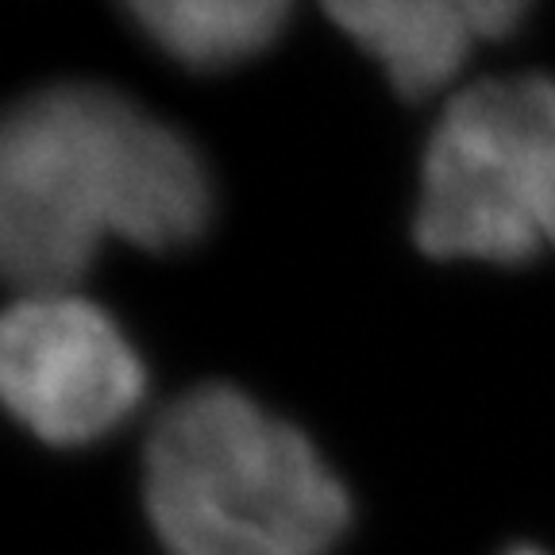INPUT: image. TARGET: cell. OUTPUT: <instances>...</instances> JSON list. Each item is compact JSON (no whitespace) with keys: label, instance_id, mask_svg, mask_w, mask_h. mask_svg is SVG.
Instances as JSON below:
<instances>
[{"label":"cell","instance_id":"6da1fadb","mask_svg":"<svg viewBox=\"0 0 555 555\" xmlns=\"http://www.w3.org/2000/svg\"><path fill=\"white\" fill-rule=\"evenodd\" d=\"M208 220L212 182L197 147L116 89H35L4 120L0 262L24 294L74 289L108 240L173 251Z\"/></svg>","mask_w":555,"mask_h":555},{"label":"cell","instance_id":"7a4b0ae2","mask_svg":"<svg viewBox=\"0 0 555 555\" xmlns=\"http://www.w3.org/2000/svg\"><path fill=\"white\" fill-rule=\"evenodd\" d=\"M143 505L166 555H328L351 525L317 443L235 386H197L158 413Z\"/></svg>","mask_w":555,"mask_h":555},{"label":"cell","instance_id":"3957f363","mask_svg":"<svg viewBox=\"0 0 555 555\" xmlns=\"http://www.w3.org/2000/svg\"><path fill=\"white\" fill-rule=\"evenodd\" d=\"M413 240L433 259L529 262L555 251V81L490 78L428 135Z\"/></svg>","mask_w":555,"mask_h":555},{"label":"cell","instance_id":"277c9868","mask_svg":"<svg viewBox=\"0 0 555 555\" xmlns=\"http://www.w3.org/2000/svg\"><path fill=\"white\" fill-rule=\"evenodd\" d=\"M0 393L43 443L86 448L135 416L147 366L96 301L78 289H35L0 324Z\"/></svg>","mask_w":555,"mask_h":555},{"label":"cell","instance_id":"5b68a950","mask_svg":"<svg viewBox=\"0 0 555 555\" xmlns=\"http://www.w3.org/2000/svg\"><path fill=\"white\" fill-rule=\"evenodd\" d=\"M401 96H428L455 78L478 35L451 0H321Z\"/></svg>","mask_w":555,"mask_h":555},{"label":"cell","instance_id":"8992f818","mask_svg":"<svg viewBox=\"0 0 555 555\" xmlns=\"http://www.w3.org/2000/svg\"><path fill=\"white\" fill-rule=\"evenodd\" d=\"M131 24L173 62L224 69L274 43L294 0H120Z\"/></svg>","mask_w":555,"mask_h":555},{"label":"cell","instance_id":"52a82bcc","mask_svg":"<svg viewBox=\"0 0 555 555\" xmlns=\"http://www.w3.org/2000/svg\"><path fill=\"white\" fill-rule=\"evenodd\" d=\"M451 4L475 27L478 39H502L520 24L532 0H451Z\"/></svg>","mask_w":555,"mask_h":555},{"label":"cell","instance_id":"ba28073f","mask_svg":"<svg viewBox=\"0 0 555 555\" xmlns=\"http://www.w3.org/2000/svg\"><path fill=\"white\" fill-rule=\"evenodd\" d=\"M513 555H540V552H529V547H525V552H513Z\"/></svg>","mask_w":555,"mask_h":555}]
</instances>
